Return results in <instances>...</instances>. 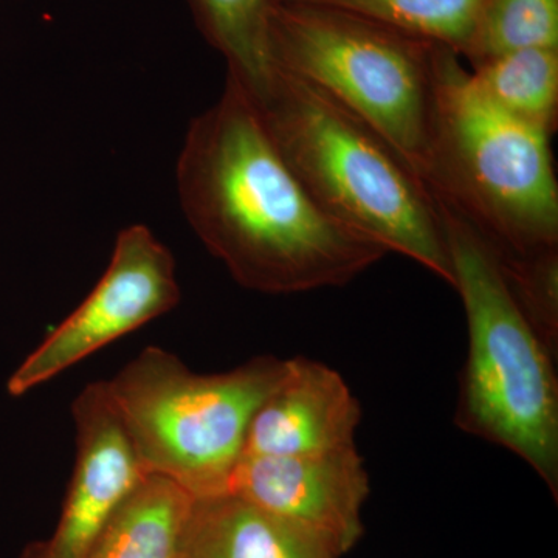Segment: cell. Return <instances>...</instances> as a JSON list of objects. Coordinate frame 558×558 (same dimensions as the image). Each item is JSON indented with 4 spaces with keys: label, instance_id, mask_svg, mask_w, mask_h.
Here are the masks:
<instances>
[{
    "label": "cell",
    "instance_id": "cell-1",
    "mask_svg": "<svg viewBox=\"0 0 558 558\" xmlns=\"http://www.w3.org/2000/svg\"><path fill=\"white\" fill-rule=\"evenodd\" d=\"M175 185L202 244L253 292L343 288L388 255L323 211L230 75L219 100L191 120Z\"/></svg>",
    "mask_w": 558,
    "mask_h": 558
},
{
    "label": "cell",
    "instance_id": "cell-2",
    "mask_svg": "<svg viewBox=\"0 0 558 558\" xmlns=\"http://www.w3.org/2000/svg\"><path fill=\"white\" fill-rule=\"evenodd\" d=\"M256 105L279 153L323 211L453 288L438 202L379 132L281 70Z\"/></svg>",
    "mask_w": 558,
    "mask_h": 558
},
{
    "label": "cell",
    "instance_id": "cell-3",
    "mask_svg": "<svg viewBox=\"0 0 558 558\" xmlns=\"http://www.w3.org/2000/svg\"><path fill=\"white\" fill-rule=\"evenodd\" d=\"M461 60L440 47L422 180L501 258L558 247L553 134L488 100Z\"/></svg>",
    "mask_w": 558,
    "mask_h": 558
},
{
    "label": "cell",
    "instance_id": "cell-4",
    "mask_svg": "<svg viewBox=\"0 0 558 558\" xmlns=\"http://www.w3.org/2000/svg\"><path fill=\"white\" fill-rule=\"evenodd\" d=\"M438 207L469 329L454 422L523 459L557 498L556 355L513 299L495 250L457 213Z\"/></svg>",
    "mask_w": 558,
    "mask_h": 558
},
{
    "label": "cell",
    "instance_id": "cell-5",
    "mask_svg": "<svg viewBox=\"0 0 558 558\" xmlns=\"http://www.w3.org/2000/svg\"><path fill=\"white\" fill-rule=\"evenodd\" d=\"M286 363L263 355L199 374L167 349L148 347L105 385L143 470L207 498L227 494L253 414Z\"/></svg>",
    "mask_w": 558,
    "mask_h": 558
},
{
    "label": "cell",
    "instance_id": "cell-6",
    "mask_svg": "<svg viewBox=\"0 0 558 558\" xmlns=\"http://www.w3.org/2000/svg\"><path fill=\"white\" fill-rule=\"evenodd\" d=\"M271 44L278 70L365 121L422 179L442 46L306 0H275Z\"/></svg>",
    "mask_w": 558,
    "mask_h": 558
},
{
    "label": "cell",
    "instance_id": "cell-7",
    "mask_svg": "<svg viewBox=\"0 0 558 558\" xmlns=\"http://www.w3.org/2000/svg\"><path fill=\"white\" fill-rule=\"evenodd\" d=\"M171 250L143 223L117 234L105 274L83 303L17 366L7 391L21 398L65 369L178 306Z\"/></svg>",
    "mask_w": 558,
    "mask_h": 558
},
{
    "label": "cell",
    "instance_id": "cell-8",
    "mask_svg": "<svg viewBox=\"0 0 558 558\" xmlns=\"http://www.w3.org/2000/svg\"><path fill=\"white\" fill-rule=\"evenodd\" d=\"M76 457L61 515L50 537L20 558H87L124 498L148 473L113 410L105 381L87 385L72 405Z\"/></svg>",
    "mask_w": 558,
    "mask_h": 558
},
{
    "label": "cell",
    "instance_id": "cell-9",
    "mask_svg": "<svg viewBox=\"0 0 558 558\" xmlns=\"http://www.w3.org/2000/svg\"><path fill=\"white\" fill-rule=\"evenodd\" d=\"M369 490L357 446L303 457H242L227 487V494L311 529L341 557L365 534Z\"/></svg>",
    "mask_w": 558,
    "mask_h": 558
},
{
    "label": "cell",
    "instance_id": "cell-10",
    "mask_svg": "<svg viewBox=\"0 0 558 558\" xmlns=\"http://www.w3.org/2000/svg\"><path fill=\"white\" fill-rule=\"evenodd\" d=\"M362 407L340 373L288 359L277 387L253 414L242 457H303L355 447Z\"/></svg>",
    "mask_w": 558,
    "mask_h": 558
},
{
    "label": "cell",
    "instance_id": "cell-11",
    "mask_svg": "<svg viewBox=\"0 0 558 558\" xmlns=\"http://www.w3.org/2000/svg\"><path fill=\"white\" fill-rule=\"evenodd\" d=\"M179 558H341L325 538L234 494L196 498Z\"/></svg>",
    "mask_w": 558,
    "mask_h": 558
},
{
    "label": "cell",
    "instance_id": "cell-12",
    "mask_svg": "<svg viewBox=\"0 0 558 558\" xmlns=\"http://www.w3.org/2000/svg\"><path fill=\"white\" fill-rule=\"evenodd\" d=\"M194 498L159 475H146L124 498L87 558H174Z\"/></svg>",
    "mask_w": 558,
    "mask_h": 558
},
{
    "label": "cell",
    "instance_id": "cell-13",
    "mask_svg": "<svg viewBox=\"0 0 558 558\" xmlns=\"http://www.w3.org/2000/svg\"><path fill=\"white\" fill-rule=\"evenodd\" d=\"M213 49L227 62V75L259 101L278 75L271 44L275 0H190Z\"/></svg>",
    "mask_w": 558,
    "mask_h": 558
},
{
    "label": "cell",
    "instance_id": "cell-14",
    "mask_svg": "<svg viewBox=\"0 0 558 558\" xmlns=\"http://www.w3.org/2000/svg\"><path fill=\"white\" fill-rule=\"evenodd\" d=\"M473 83L509 116L556 134L558 49H524L499 54L469 70Z\"/></svg>",
    "mask_w": 558,
    "mask_h": 558
},
{
    "label": "cell",
    "instance_id": "cell-15",
    "mask_svg": "<svg viewBox=\"0 0 558 558\" xmlns=\"http://www.w3.org/2000/svg\"><path fill=\"white\" fill-rule=\"evenodd\" d=\"M384 22L464 58L486 0H306Z\"/></svg>",
    "mask_w": 558,
    "mask_h": 558
},
{
    "label": "cell",
    "instance_id": "cell-16",
    "mask_svg": "<svg viewBox=\"0 0 558 558\" xmlns=\"http://www.w3.org/2000/svg\"><path fill=\"white\" fill-rule=\"evenodd\" d=\"M558 49V0H486L464 60L470 68L524 49Z\"/></svg>",
    "mask_w": 558,
    "mask_h": 558
},
{
    "label": "cell",
    "instance_id": "cell-17",
    "mask_svg": "<svg viewBox=\"0 0 558 558\" xmlns=\"http://www.w3.org/2000/svg\"><path fill=\"white\" fill-rule=\"evenodd\" d=\"M498 256V255H497ZM506 281L539 339L558 347V247L523 256H498Z\"/></svg>",
    "mask_w": 558,
    "mask_h": 558
},
{
    "label": "cell",
    "instance_id": "cell-18",
    "mask_svg": "<svg viewBox=\"0 0 558 558\" xmlns=\"http://www.w3.org/2000/svg\"><path fill=\"white\" fill-rule=\"evenodd\" d=\"M174 558H179L178 556H175Z\"/></svg>",
    "mask_w": 558,
    "mask_h": 558
}]
</instances>
